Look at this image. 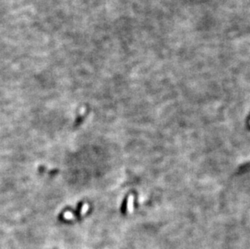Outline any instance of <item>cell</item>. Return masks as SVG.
<instances>
[{"label": "cell", "instance_id": "obj_1", "mask_svg": "<svg viewBox=\"0 0 250 249\" xmlns=\"http://www.w3.org/2000/svg\"><path fill=\"white\" fill-rule=\"evenodd\" d=\"M134 201L135 197L134 195H130L127 198V203H126V210L129 214H132L134 212Z\"/></svg>", "mask_w": 250, "mask_h": 249}, {"label": "cell", "instance_id": "obj_2", "mask_svg": "<svg viewBox=\"0 0 250 249\" xmlns=\"http://www.w3.org/2000/svg\"><path fill=\"white\" fill-rule=\"evenodd\" d=\"M83 118H84V116H79V117H77V119L75 120V122L74 124V127H78L83 122Z\"/></svg>", "mask_w": 250, "mask_h": 249}, {"label": "cell", "instance_id": "obj_3", "mask_svg": "<svg viewBox=\"0 0 250 249\" xmlns=\"http://www.w3.org/2000/svg\"><path fill=\"white\" fill-rule=\"evenodd\" d=\"M58 172H59V171L58 170V169H54V170H52V171H49V174H50V175H55L58 173Z\"/></svg>", "mask_w": 250, "mask_h": 249}]
</instances>
